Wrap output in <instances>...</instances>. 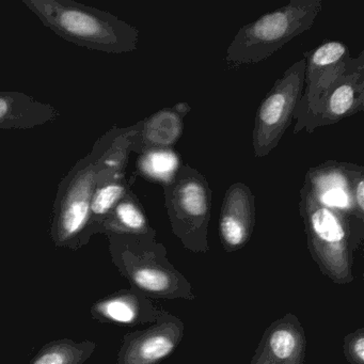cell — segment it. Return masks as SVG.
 Listing matches in <instances>:
<instances>
[{
  "label": "cell",
  "instance_id": "obj_15",
  "mask_svg": "<svg viewBox=\"0 0 364 364\" xmlns=\"http://www.w3.org/2000/svg\"><path fill=\"white\" fill-rule=\"evenodd\" d=\"M191 112L188 103H178L134 124L132 152L141 154L152 149L173 148L184 133V119Z\"/></svg>",
  "mask_w": 364,
  "mask_h": 364
},
{
  "label": "cell",
  "instance_id": "obj_20",
  "mask_svg": "<svg viewBox=\"0 0 364 364\" xmlns=\"http://www.w3.org/2000/svg\"><path fill=\"white\" fill-rule=\"evenodd\" d=\"M97 349L92 341L59 338L44 345L29 364H84Z\"/></svg>",
  "mask_w": 364,
  "mask_h": 364
},
{
  "label": "cell",
  "instance_id": "obj_9",
  "mask_svg": "<svg viewBox=\"0 0 364 364\" xmlns=\"http://www.w3.org/2000/svg\"><path fill=\"white\" fill-rule=\"evenodd\" d=\"M357 165L347 161H323L306 171L301 187L321 205L348 217L355 249L363 242V225L357 219L351 196V178Z\"/></svg>",
  "mask_w": 364,
  "mask_h": 364
},
{
  "label": "cell",
  "instance_id": "obj_19",
  "mask_svg": "<svg viewBox=\"0 0 364 364\" xmlns=\"http://www.w3.org/2000/svg\"><path fill=\"white\" fill-rule=\"evenodd\" d=\"M182 165L180 154L173 148L152 149L139 154L136 176L165 186L173 182Z\"/></svg>",
  "mask_w": 364,
  "mask_h": 364
},
{
  "label": "cell",
  "instance_id": "obj_14",
  "mask_svg": "<svg viewBox=\"0 0 364 364\" xmlns=\"http://www.w3.org/2000/svg\"><path fill=\"white\" fill-rule=\"evenodd\" d=\"M163 308L155 306L152 299L135 287L120 289L97 300L91 306V316L104 323L135 326L153 323Z\"/></svg>",
  "mask_w": 364,
  "mask_h": 364
},
{
  "label": "cell",
  "instance_id": "obj_18",
  "mask_svg": "<svg viewBox=\"0 0 364 364\" xmlns=\"http://www.w3.org/2000/svg\"><path fill=\"white\" fill-rule=\"evenodd\" d=\"M99 234L156 236L146 210L133 191H129L108 215L100 227Z\"/></svg>",
  "mask_w": 364,
  "mask_h": 364
},
{
  "label": "cell",
  "instance_id": "obj_5",
  "mask_svg": "<svg viewBox=\"0 0 364 364\" xmlns=\"http://www.w3.org/2000/svg\"><path fill=\"white\" fill-rule=\"evenodd\" d=\"M298 210L309 251L321 274L336 284L353 282V252L357 249L348 217L321 205L304 188L300 189Z\"/></svg>",
  "mask_w": 364,
  "mask_h": 364
},
{
  "label": "cell",
  "instance_id": "obj_7",
  "mask_svg": "<svg viewBox=\"0 0 364 364\" xmlns=\"http://www.w3.org/2000/svg\"><path fill=\"white\" fill-rule=\"evenodd\" d=\"M306 60L299 59L274 82L257 107L252 133L253 155L267 156L279 146L293 121L304 86Z\"/></svg>",
  "mask_w": 364,
  "mask_h": 364
},
{
  "label": "cell",
  "instance_id": "obj_1",
  "mask_svg": "<svg viewBox=\"0 0 364 364\" xmlns=\"http://www.w3.org/2000/svg\"><path fill=\"white\" fill-rule=\"evenodd\" d=\"M22 4L70 43L108 54L137 50L139 31L110 12L73 0H23Z\"/></svg>",
  "mask_w": 364,
  "mask_h": 364
},
{
  "label": "cell",
  "instance_id": "obj_11",
  "mask_svg": "<svg viewBox=\"0 0 364 364\" xmlns=\"http://www.w3.org/2000/svg\"><path fill=\"white\" fill-rule=\"evenodd\" d=\"M304 58L306 60L304 86L293 114L296 122L314 107L323 93L346 71L353 57L346 44L328 40L304 53Z\"/></svg>",
  "mask_w": 364,
  "mask_h": 364
},
{
  "label": "cell",
  "instance_id": "obj_13",
  "mask_svg": "<svg viewBox=\"0 0 364 364\" xmlns=\"http://www.w3.org/2000/svg\"><path fill=\"white\" fill-rule=\"evenodd\" d=\"M257 220L255 197L248 185L234 183L225 191L219 216V235L227 252L244 248L252 237Z\"/></svg>",
  "mask_w": 364,
  "mask_h": 364
},
{
  "label": "cell",
  "instance_id": "obj_12",
  "mask_svg": "<svg viewBox=\"0 0 364 364\" xmlns=\"http://www.w3.org/2000/svg\"><path fill=\"white\" fill-rule=\"evenodd\" d=\"M306 355L304 326L289 312L266 328L250 364H304Z\"/></svg>",
  "mask_w": 364,
  "mask_h": 364
},
{
  "label": "cell",
  "instance_id": "obj_3",
  "mask_svg": "<svg viewBox=\"0 0 364 364\" xmlns=\"http://www.w3.org/2000/svg\"><path fill=\"white\" fill-rule=\"evenodd\" d=\"M112 263L131 287L150 299H196L188 279L168 259L156 236L108 234Z\"/></svg>",
  "mask_w": 364,
  "mask_h": 364
},
{
  "label": "cell",
  "instance_id": "obj_10",
  "mask_svg": "<svg viewBox=\"0 0 364 364\" xmlns=\"http://www.w3.org/2000/svg\"><path fill=\"white\" fill-rule=\"evenodd\" d=\"M184 338V321L163 309L150 327L123 336L116 364H159L176 350Z\"/></svg>",
  "mask_w": 364,
  "mask_h": 364
},
{
  "label": "cell",
  "instance_id": "obj_22",
  "mask_svg": "<svg viewBox=\"0 0 364 364\" xmlns=\"http://www.w3.org/2000/svg\"><path fill=\"white\" fill-rule=\"evenodd\" d=\"M353 208L359 223H364V168L357 165L351 178Z\"/></svg>",
  "mask_w": 364,
  "mask_h": 364
},
{
  "label": "cell",
  "instance_id": "obj_6",
  "mask_svg": "<svg viewBox=\"0 0 364 364\" xmlns=\"http://www.w3.org/2000/svg\"><path fill=\"white\" fill-rule=\"evenodd\" d=\"M163 188L174 235L186 250L208 253L213 193L205 176L188 164H183L173 182Z\"/></svg>",
  "mask_w": 364,
  "mask_h": 364
},
{
  "label": "cell",
  "instance_id": "obj_21",
  "mask_svg": "<svg viewBox=\"0 0 364 364\" xmlns=\"http://www.w3.org/2000/svg\"><path fill=\"white\" fill-rule=\"evenodd\" d=\"M343 353L349 364H364V328L344 336Z\"/></svg>",
  "mask_w": 364,
  "mask_h": 364
},
{
  "label": "cell",
  "instance_id": "obj_16",
  "mask_svg": "<svg viewBox=\"0 0 364 364\" xmlns=\"http://www.w3.org/2000/svg\"><path fill=\"white\" fill-rule=\"evenodd\" d=\"M60 112L26 93L0 91V129H31L54 122Z\"/></svg>",
  "mask_w": 364,
  "mask_h": 364
},
{
  "label": "cell",
  "instance_id": "obj_17",
  "mask_svg": "<svg viewBox=\"0 0 364 364\" xmlns=\"http://www.w3.org/2000/svg\"><path fill=\"white\" fill-rule=\"evenodd\" d=\"M135 178L136 173L132 176L131 181L127 180L125 174L112 176L104 167L91 201L90 219L86 233L88 242L93 235L99 234L100 227L114 206L132 191Z\"/></svg>",
  "mask_w": 364,
  "mask_h": 364
},
{
  "label": "cell",
  "instance_id": "obj_4",
  "mask_svg": "<svg viewBox=\"0 0 364 364\" xmlns=\"http://www.w3.org/2000/svg\"><path fill=\"white\" fill-rule=\"evenodd\" d=\"M321 7V0H291L244 25L228 48L225 58L228 70L265 61L294 38L310 31Z\"/></svg>",
  "mask_w": 364,
  "mask_h": 364
},
{
  "label": "cell",
  "instance_id": "obj_2",
  "mask_svg": "<svg viewBox=\"0 0 364 364\" xmlns=\"http://www.w3.org/2000/svg\"><path fill=\"white\" fill-rule=\"evenodd\" d=\"M120 131L114 127L99 138L91 152L78 161L59 183L50 225V237L58 248L78 250L89 244L86 233L91 201L108 151Z\"/></svg>",
  "mask_w": 364,
  "mask_h": 364
},
{
  "label": "cell",
  "instance_id": "obj_8",
  "mask_svg": "<svg viewBox=\"0 0 364 364\" xmlns=\"http://www.w3.org/2000/svg\"><path fill=\"white\" fill-rule=\"evenodd\" d=\"M364 108V52L353 58L346 71L323 93L314 107L296 122L294 134L313 133L318 127L333 125Z\"/></svg>",
  "mask_w": 364,
  "mask_h": 364
}]
</instances>
